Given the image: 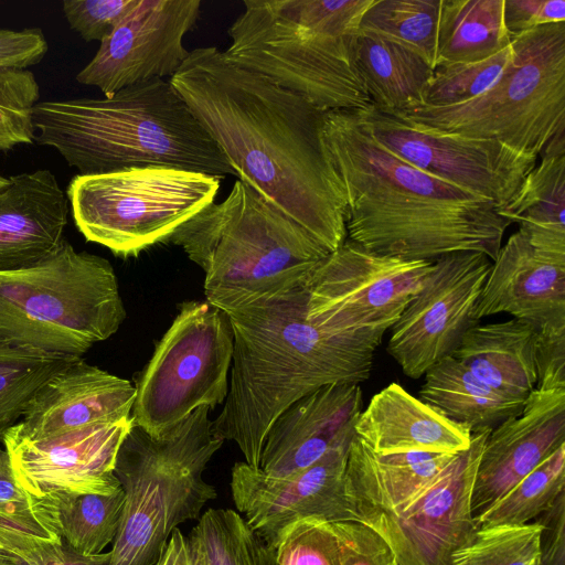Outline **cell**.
<instances>
[{
    "label": "cell",
    "instance_id": "cell-1",
    "mask_svg": "<svg viewBox=\"0 0 565 565\" xmlns=\"http://www.w3.org/2000/svg\"><path fill=\"white\" fill-rule=\"evenodd\" d=\"M244 181L332 253L347 239V200L327 150L326 111L215 46L190 52L169 79Z\"/></svg>",
    "mask_w": 565,
    "mask_h": 565
},
{
    "label": "cell",
    "instance_id": "cell-2",
    "mask_svg": "<svg viewBox=\"0 0 565 565\" xmlns=\"http://www.w3.org/2000/svg\"><path fill=\"white\" fill-rule=\"evenodd\" d=\"M323 138L345 194L347 238L409 260L477 252L493 262L511 223L489 201L409 164L355 111L328 110Z\"/></svg>",
    "mask_w": 565,
    "mask_h": 565
},
{
    "label": "cell",
    "instance_id": "cell-3",
    "mask_svg": "<svg viewBox=\"0 0 565 565\" xmlns=\"http://www.w3.org/2000/svg\"><path fill=\"white\" fill-rule=\"evenodd\" d=\"M306 277L227 315L233 361L228 393L213 420V433L234 441L254 468H259L266 434L280 413L326 385L366 381L382 342L373 335L330 330Z\"/></svg>",
    "mask_w": 565,
    "mask_h": 565
},
{
    "label": "cell",
    "instance_id": "cell-4",
    "mask_svg": "<svg viewBox=\"0 0 565 565\" xmlns=\"http://www.w3.org/2000/svg\"><path fill=\"white\" fill-rule=\"evenodd\" d=\"M34 142L79 173L171 167L220 179L236 171L169 81L127 86L109 97L46 100L34 108Z\"/></svg>",
    "mask_w": 565,
    "mask_h": 565
},
{
    "label": "cell",
    "instance_id": "cell-5",
    "mask_svg": "<svg viewBox=\"0 0 565 565\" xmlns=\"http://www.w3.org/2000/svg\"><path fill=\"white\" fill-rule=\"evenodd\" d=\"M205 273L206 301L226 315L300 281L331 252L301 223L237 179L168 239Z\"/></svg>",
    "mask_w": 565,
    "mask_h": 565
},
{
    "label": "cell",
    "instance_id": "cell-6",
    "mask_svg": "<svg viewBox=\"0 0 565 565\" xmlns=\"http://www.w3.org/2000/svg\"><path fill=\"white\" fill-rule=\"evenodd\" d=\"M201 406L159 438L132 425L114 473L125 494L109 565H154L172 532L217 497L203 472L224 440Z\"/></svg>",
    "mask_w": 565,
    "mask_h": 565
},
{
    "label": "cell",
    "instance_id": "cell-7",
    "mask_svg": "<svg viewBox=\"0 0 565 565\" xmlns=\"http://www.w3.org/2000/svg\"><path fill=\"white\" fill-rule=\"evenodd\" d=\"M125 318L111 264L65 238L39 262L0 270L1 342L81 358Z\"/></svg>",
    "mask_w": 565,
    "mask_h": 565
},
{
    "label": "cell",
    "instance_id": "cell-8",
    "mask_svg": "<svg viewBox=\"0 0 565 565\" xmlns=\"http://www.w3.org/2000/svg\"><path fill=\"white\" fill-rule=\"evenodd\" d=\"M510 44V61L481 95L451 106L419 104L392 115L540 156L554 137L565 134V22L522 32Z\"/></svg>",
    "mask_w": 565,
    "mask_h": 565
},
{
    "label": "cell",
    "instance_id": "cell-9",
    "mask_svg": "<svg viewBox=\"0 0 565 565\" xmlns=\"http://www.w3.org/2000/svg\"><path fill=\"white\" fill-rule=\"evenodd\" d=\"M220 178L171 167L78 173L66 198L78 232L116 256H137L214 202Z\"/></svg>",
    "mask_w": 565,
    "mask_h": 565
},
{
    "label": "cell",
    "instance_id": "cell-10",
    "mask_svg": "<svg viewBox=\"0 0 565 565\" xmlns=\"http://www.w3.org/2000/svg\"><path fill=\"white\" fill-rule=\"evenodd\" d=\"M244 7L228 29L231 44L223 52L230 61L324 111L373 108L351 62L350 38H333L302 25L278 0H245Z\"/></svg>",
    "mask_w": 565,
    "mask_h": 565
},
{
    "label": "cell",
    "instance_id": "cell-11",
    "mask_svg": "<svg viewBox=\"0 0 565 565\" xmlns=\"http://www.w3.org/2000/svg\"><path fill=\"white\" fill-rule=\"evenodd\" d=\"M234 338L225 312L205 301H186L136 384L132 425L159 438L201 406L226 399Z\"/></svg>",
    "mask_w": 565,
    "mask_h": 565
},
{
    "label": "cell",
    "instance_id": "cell-12",
    "mask_svg": "<svg viewBox=\"0 0 565 565\" xmlns=\"http://www.w3.org/2000/svg\"><path fill=\"white\" fill-rule=\"evenodd\" d=\"M433 266L434 260L376 254L347 238L310 270L307 281L330 330L383 339Z\"/></svg>",
    "mask_w": 565,
    "mask_h": 565
},
{
    "label": "cell",
    "instance_id": "cell-13",
    "mask_svg": "<svg viewBox=\"0 0 565 565\" xmlns=\"http://www.w3.org/2000/svg\"><path fill=\"white\" fill-rule=\"evenodd\" d=\"M490 431L472 433L469 448L405 502L392 510L355 512L354 522L373 530L398 565H451L454 553L478 530L471 494Z\"/></svg>",
    "mask_w": 565,
    "mask_h": 565
},
{
    "label": "cell",
    "instance_id": "cell-14",
    "mask_svg": "<svg viewBox=\"0 0 565 565\" xmlns=\"http://www.w3.org/2000/svg\"><path fill=\"white\" fill-rule=\"evenodd\" d=\"M355 114L367 132L393 153L497 209L514 198L536 166L537 157L495 139L443 131L375 108Z\"/></svg>",
    "mask_w": 565,
    "mask_h": 565
},
{
    "label": "cell",
    "instance_id": "cell-15",
    "mask_svg": "<svg viewBox=\"0 0 565 565\" xmlns=\"http://www.w3.org/2000/svg\"><path fill=\"white\" fill-rule=\"evenodd\" d=\"M491 266L477 252L434 260L422 289L391 328L387 352L406 376L419 379L451 355L465 332L477 323L472 315Z\"/></svg>",
    "mask_w": 565,
    "mask_h": 565
},
{
    "label": "cell",
    "instance_id": "cell-16",
    "mask_svg": "<svg viewBox=\"0 0 565 565\" xmlns=\"http://www.w3.org/2000/svg\"><path fill=\"white\" fill-rule=\"evenodd\" d=\"M200 0H138L76 75L104 97L138 83L172 77L188 58L184 35L200 17Z\"/></svg>",
    "mask_w": 565,
    "mask_h": 565
},
{
    "label": "cell",
    "instance_id": "cell-17",
    "mask_svg": "<svg viewBox=\"0 0 565 565\" xmlns=\"http://www.w3.org/2000/svg\"><path fill=\"white\" fill-rule=\"evenodd\" d=\"M350 444L285 477H271L245 461L236 462L231 491L238 513L273 548L287 529L306 519L354 522L344 488Z\"/></svg>",
    "mask_w": 565,
    "mask_h": 565
},
{
    "label": "cell",
    "instance_id": "cell-18",
    "mask_svg": "<svg viewBox=\"0 0 565 565\" xmlns=\"http://www.w3.org/2000/svg\"><path fill=\"white\" fill-rule=\"evenodd\" d=\"M131 418L97 423L40 440L0 434L19 484L42 499L51 493H111L120 483L114 473L118 449Z\"/></svg>",
    "mask_w": 565,
    "mask_h": 565
},
{
    "label": "cell",
    "instance_id": "cell-19",
    "mask_svg": "<svg viewBox=\"0 0 565 565\" xmlns=\"http://www.w3.org/2000/svg\"><path fill=\"white\" fill-rule=\"evenodd\" d=\"M565 445V388H534L520 414L489 433L478 465L471 512L479 516Z\"/></svg>",
    "mask_w": 565,
    "mask_h": 565
},
{
    "label": "cell",
    "instance_id": "cell-20",
    "mask_svg": "<svg viewBox=\"0 0 565 565\" xmlns=\"http://www.w3.org/2000/svg\"><path fill=\"white\" fill-rule=\"evenodd\" d=\"M136 387L82 358L61 367L34 393L22 420L6 429L25 440H40L97 423L130 418Z\"/></svg>",
    "mask_w": 565,
    "mask_h": 565
},
{
    "label": "cell",
    "instance_id": "cell-21",
    "mask_svg": "<svg viewBox=\"0 0 565 565\" xmlns=\"http://www.w3.org/2000/svg\"><path fill=\"white\" fill-rule=\"evenodd\" d=\"M362 412L360 384L326 385L290 404L270 425L259 469L271 477L302 470L351 443Z\"/></svg>",
    "mask_w": 565,
    "mask_h": 565
},
{
    "label": "cell",
    "instance_id": "cell-22",
    "mask_svg": "<svg viewBox=\"0 0 565 565\" xmlns=\"http://www.w3.org/2000/svg\"><path fill=\"white\" fill-rule=\"evenodd\" d=\"M509 313L537 327L565 320V257L534 247L519 231L492 262L473 320Z\"/></svg>",
    "mask_w": 565,
    "mask_h": 565
},
{
    "label": "cell",
    "instance_id": "cell-23",
    "mask_svg": "<svg viewBox=\"0 0 565 565\" xmlns=\"http://www.w3.org/2000/svg\"><path fill=\"white\" fill-rule=\"evenodd\" d=\"M70 205L55 175L45 169L10 177L0 192V270L33 264L64 239Z\"/></svg>",
    "mask_w": 565,
    "mask_h": 565
},
{
    "label": "cell",
    "instance_id": "cell-24",
    "mask_svg": "<svg viewBox=\"0 0 565 565\" xmlns=\"http://www.w3.org/2000/svg\"><path fill=\"white\" fill-rule=\"evenodd\" d=\"M354 433L376 454L456 455L469 448L472 435L397 383L371 398L355 420Z\"/></svg>",
    "mask_w": 565,
    "mask_h": 565
},
{
    "label": "cell",
    "instance_id": "cell-25",
    "mask_svg": "<svg viewBox=\"0 0 565 565\" xmlns=\"http://www.w3.org/2000/svg\"><path fill=\"white\" fill-rule=\"evenodd\" d=\"M539 327L521 319L475 323L451 353L493 390L525 401L536 387L534 362Z\"/></svg>",
    "mask_w": 565,
    "mask_h": 565
},
{
    "label": "cell",
    "instance_id": "cell-26",
    "mask_svg": "<svg viewBox=\"0 0 565 565\" xmlns=\"http://www.w3.org/2000/svg\"><path fill=\"white\" fill-rule=\"evenodd\" d=\"M454 456L431 452L376 454L354 435L344 476L352 516L360 511L398 507L425 487Z\"/></svg>",
    "mask_w": 565,
    "mask_h": 565
},
{
    "label": "cell",
    "instance_id": "cell-27",
    "mask_svg": "<svg viewBox=\"0 0 565 565\" xmlns=\"http://www.w3.org/2000/svg\"><path fill=\"white\" fill-rule=\"evenodd\" d=\"M514 198L497 213L537 249L565 257V134L554 137Z\"/></svg>",
    "mask_w": 565,
    "mask_h": 565
},
{
    "label": "cell",
    "instance_id": "cell-28",
    "mask_svg": "<svg viewBox=\"0 0 565 565\" xmlns=\"http://www.w3.org/2000/svg\"><path fill=\"white\" fill-rule=\"evenodd\" d=\"M349 51L373 108L394 114L423 104L433 68L419 55L360 30L350 38Z\"/></svg>",
    "mask_w": 565,
    "mask_h": 565
},
{
    "label": "cell",
    "instance_id": "cell-29",
    "mask_svg": "<svg viewBox=\"0 0 565 565\" xmlns=\"http://www.w3.org/2000/svg\"><path fill=\"white\" fill-rule=\"evenodd\" d=\"M424 375L419 399L471 433L493 429L520 414L525 402L493 390L451 355L437 362Z\"/></svg>",
    "mask_w": 565,
    "mask_h": 565
},
{
    "label": "cell",
    "instance_id": "cell-30",
    "mask_svg": "<svg viewBox=\"0 0 565 565\" xmlns=\"http://www.w3.org/2000/svg\"><path fill=\"white\" fill-rule=\"evenodd\" d=\"M503 4L504 0H441L436 67L482 61L508 47Z\"/></svg>",
    "mask_w": 565,
    "mask_h": 565
},
{
    "label": "cell",
    "instance_id": "cell-31",
    "mask_svg": "<svg viewBox=\"0 0 565 565\" xmlns=\"http://www.w3.org/2000/svg\"><path fill=\"white\" fill-rule=\"evenodd\" d=\"M61 539L82 555H97L113 544L120 526L125 494L58 491L49 495Z\"/></svg>",
    "mask_w": 565,
    "mask_h": 565
},
{
    "label": "cell",
    "instance_id": "cell-32",
    "mask_svg": "<svg viewBox=\"0 0 565 565\" xmlns=\"http://www.w3.org/2000/svg\"><path fill=\"white\" fill-rule=\"evenodd\" d=\"M195 565H278L269 546L232 509H209L188 536Z\"/></svg>",
    "mask_w": 565,
    "mask_h": 565
},
{
    "label": "cell",
    "instance_id": "cell-33",
    "mask_svg": "<svg viewBox=\"0 0 565 565\" xmlns=\"http://www.w3.org/2000/svg\"><path fill=\"white\" fill-rule=\"evenodd\" d=\"M440 7L441 0H374L359 30L413 51L434 71Z\"/></svg>",
    "mask_w": 565,
    "mask_h": 565
},
{
    "label": "cell",
    "instance_id": "cell-34",
    "mask_svg": "<svg viewBox=\"0 0 565 565\" xmlns=\"http://www.w3.org/2000/svg\"><path fill=\"white\" fill-rule=\"evenodd\" d=\"M565 491V445L475 519L478 527L534 521Z\"/></svg>",
    "mask_w": 565,
    "mask_h": 565
},
{
    "label": "cell",
    "instance_id": "cell-35",
    "mask_svg": "<svg viewBox=\"0 0 565 565\" xmlns=\"http://www.w3.org/2000/svg\"><path fill=\"white\" fill-rule=\"evenodd\" d=\"M75 358L0 341V434L18 423L38 388Z\"/></svg>",
    "mask_w": 565,
    "mask_h": 565
},
{
    "label": "cell",
    "instance_id": "cell-36",
    "mask_svg": "<svg viewBox=\"0 0 565 565\" xmlns=\"http://www.w3.org/2000/svg\"><path fill=\"white\" fill-rule=\"evenodd\" d=\"M542 524L481 526L457 550L451 565H541Z\"/></svg>",
    "mask_w": 565,
    "mask_h": 565
},
{
    "label": "cell",
    "instance_id": "cell-37",
    "mask_svg": "<svg viewBox=\"0 0 565 565\" xmlns=\"http://www.w3.org/2000/svg\"><path fill=\"white\" fill-rule=\"evenodd\" d=\"M39 98V83L29 68L0 66V152L34 142Z\"/></svg>",
    "mask_w": 565,
    "mask_h": 565
},
{
    "label": "cell",
    "instance_id": "cell-38",
    "mask_svg": "<svg viewBox=\"0 0 565 565\" xmlns=\"http://www.w3.org/2000/svg\"><path fill=\"white\" fill-rule=\"evenodd\" d=\"M511 55L510 44L482 61L437 66L427 84L423 105L444 107L473 99L493 84Z\"/></svg>",
    "mask_w": 565,
    "mask_h": 565
},
{
    "label": "cell",
    "instance_id": "cell-39",
    "mask_svg": "<svg viewBox=\"0 0 565 565\" xmlns=\"http://www.w3.org/2000/svg\"><path fill=\"white\" fill-rule=\"evenodd\" d=\"M0 519L33 535L62 540L49 497L38 499L19 484L4 448H0Z\"/></svg>",
    "mask_w": 565,
    "mask_h": 565
},
{
    "label": "cell",
    "instance_id": "cell-40",
    "mask_svg": "<svg viewBox=\"0 0 565 565\" xmlns=\"http://www.w3.org/2000/svg\"><path fill=\"white\" fill-rule=\"evenodd\" d=\"M0 553L13 565H109L110 553L82 555L63 540L19 530L0 519Z\"/></svg>",
    "mask_w": 565,
    "mask_h": 565
},
{
    "label": "cell",
    "instance_id": "cell-41",
    "mask_svg": "<svg viewBox=\"0 0 565 565\" xmlns=\"http://www.w3.org/2000/svg\"><path fill=\"white\" fill-rule=\"evenodd\" d=\"M276 550L278 565H340L332 523L306 519L287 529Z\"/></svg>",
    "mask_w": 565,
    "mask_h": 565
},
{
    "label": "cell",
    "instance_id": "cell-42",
    "mask_svg": "<svg viewBox=\"0 0 565 565\" xmlns=\"http://www.w3.org/2000/svg\"><path fill=\"white\" fill-rule=\"evenodd\" d=\"M280 8L302 25L333 38L356 34L374 0H278Z\"/></svg>",
    "mask_w": 565,
    "mask_h": 565
},
{
    "label": "cell",
    "instance_id": "cell-43",
    "mask_svg": "<svg viewBox=\"0 0 565 565\" xmlns=\"http://www.w3.org/2000/svg\"><path fill=\"white\" fill-rule=\"evenodd\" d=\"M138 0H64L62 10L72 30L86 42L105 40Z\"/></svg>",
    "mask_w": 565,
    "mask_h": 565
},
{
    "label": "cell",
    "instance_id": "cell-44",
    "mask_svg": "<svg viewBox=\"0 0 565 565\" xmlns=\"http://www.w3.org/2000/svg\"><path fill=\"white\" fill-rule=\"evenodd\" d=\"M331 523L340 565H398L385 542L366 525L352 521Z\"/></svg>",
    "mask_w": 565,
    "mask_h": 565
},
{
    "label": "cell",
    "instance_id": "cell-45",
    "mask_svg": "<svg viewBox=\"0 0 565 565\" xmlns=\"http://www.w3.org/2000/svg\"><path fill=\"white\" fill-rule=\"evenodd\" d=\"M534 362L537 374L535 388H565V320L539 327Z\"/></svg>",
    "mask_w": 565,
    "mask_h": 565
},
{
    "label": "cell",
    "instance_id": "cell-46",
    "mask_svg": "<svg viewBox=\"0 0 565 565\" xmlns=\"http://www.w3.org/2000/svg\"><path fill=\"white\" fill-rule=\"evenodd\" d=\"M503 21L510 40L536 26L565 22V0H504Z\"/></svg>",
    "mask_w": 565,
    "mask_h": 565
},
{
    "label": "cell",
    "instance_id": "cell-47",
    "mask_svg": "<svg viewBox=\"0 0 565 565\" xmlns=\"http://www.w3.org/2000/svg\"><path fill=\"white\" fill-rule=\"evenodd\" d=\"M47 50V41L39 28L0 29V66L28 68L40 63Z\"/></svg>",
    "mask_w": 565,
    "mask_h": 565
},
{
    "label": "cell",
    "instance_id": "cell-48",
    "mask_svg": "<svg viewBox=\"0 0 565 565\" xmlns=\"http://www.w3.org/2000/svg\"><path fill=\"white\" fill-rule=\"evenodd\" d=\"M535 520L542 524L541 565H565V491Z\"/></svg>",
    "mask_w": 565,
    "mask_h": 565
},
{
    "label": "cell",
    "instance_id": "cell-49",
    "mask_svg": "<svg viewBox=\"0 0 565 565\" xmlns=\"http://www.w3.org/2000/svg\"><path fill=\"white\" fill-rule=\"evenodd\" d=\"M154 565H195L188 537L175 529Z\"/></svg>",
    "mask_w": 565,
    "mask_h": 565
},
{
    "label": "cell",
    "instance_id": "cell-50",
    "mask_svg": "<svg viewBox=\"0 0 565 565\" xmlns=\"http://www.w3.org/2000/svg\"><path fill=\"white\" fill-rule=\"evenodd\" d=\"M10 184V178L0 174V192L4 191Z\"/></svg>",
    "mask_w": 565,
    "mask_h": 565
},
{
    "label": "cell",
    "instance_id": "cell-51",
    "mask_svg": "<svg viewBox=\"0 0 565 565\" xmlns=\"http://www.w3.org/2000/svg\"><path fill=\"white\" fill-rule=\"evenodd\" d=\"M0 565H13L9 559H7L1 553H0Z\"/></svg>",
    "mask_w": 565,
    "mask_h": 565
}]
</instances>
